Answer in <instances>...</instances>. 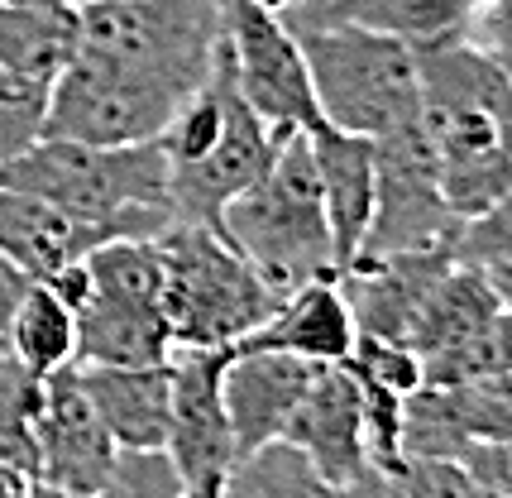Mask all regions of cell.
Segmentation results:
<instances>
[{
	"mask_svg": "<svg viewBox=\"0 0 512 498\" xmlns=\"http://www.w3.org/2000/svg\"><path fill=\"white\" fill-rule=\"evenodd\" d=\"M173 355V331L158 307L87 293L77 302V364H158Z\"/></svg>",
	"mask_w": 512,
	"mask_h": 498,
	"instance_id": "21",
	"label": "cell"
},
{
	"mask_svg": "<svg viewBox=\"0 0 512 498\" xmlns=\"http://www.w3.org/2000/svg\"><path fill=\"white\" fill-rule=\"evenodd\" d=\"M34 288V278L0 249V336H5V326H10V317H15V307L24 302V293Z\"/></svg>",
	"mask_w": 512,
	"mask_h": 498,
	"instance_id": "36",
	"label": "cell"
},
{
	"mask_svg": "<svg viewBox=\"0 0 512 498\" xmlns=\"http://www.w3.org/2000/svg\"><path fill=\"white\" fill-rule=\"evenodd\" d=\"M469 39L493 48V53H508L512 48V0H484V10L474 15Z\"/></svg>",
	"mask_w": 512,
	"mask_h": 498,
	"instance_id": "35",
	"label": "cell"
},
{
	"mask_svg": "<svg viewBox=\"0 0 512 498\" xmlns=\"http://www.w3.org/2000/svg\"><path fill=\"white\" fill-rule=\"evenodd\" d=\"M316 163V182H321V202H326V221H331L335 240V264L340 273L350 269V259L364 245V230L374 216V192H379V149L369 135H350L335 125H316L307 130Z\"/></svg>",
	"mask_w": 512,
	"mask_h": 498,
	"instance_id": "16",
	"label": "cell"
},
{
	"mask_svg": "<svg viewBox=\"0 0 512 498\" xmlns=\"http://www.w3.org/2000/svg\"><path fill=\"white\" fill-rule=\"evenodd\" d=\"M379 149V192H374V216L364 230V245L350 264L364 259H388V254H407V249H431V245H455L460 235V216L446 202L441 187V159L436 144L426 135L422 115L398 125L393 135L374 139Z\"/></svg>",
	"mask_w": 512,
	"mask_h": 498,
	"instance_id": "8",
	"label": "cell"
},
{
	"mask_svg": "<svg viewBox=\"0 0 512 498\" xmlns=\"http://www.w3.org/2000/svg\"><path fill=\"white\" fill-rule=\"evenodd\" d=\"M192 91L158 82L149 72L120 68L91 53H72L48 87L44 135L77 144H144L168 130V120Z\"/></svg>",
	"mask_w": 512,
	"mask_h": 498,
	"instance_id": "7",
	"label": "cell"
},
{
	"mask_svg": "<svg viewBox=\"0 0 512 498\" xmlns=\"http://www.w3.org/2000/svg\"><path fill=\"white\" fill-rule=\"evenodd\" d=\"M345 364L355 369V379L393 388L402 398H412V393L426 384V360L412 345H402V340H383V336H364V331H359L355 350H350Z\"/></svg>",
	"mask_w": 512,
	"mask_h": 498,
	"instance_id": "31",
	"label": "cell"
},
{
	"mask_svg": "<svg viewBox=\"0 0 512 498\" xmlns=\"http://www.w3.org/2000/svg\"><path fill=\"white\" fill-rule=\"evenodd\" d=\"M0 350H10V345H5V336H0Z\"/></svg>",
	"mask_w": 512,
	"mask_h": 498,
	"instance_id": "42",
	"label": "cell"
},
{
	"mask_svg": "<svg viewBox=\"0 0 512 498\" xmlns=\"http://www.w3.org/2000/svg\"><path fill=\"white\" fill-rule=\"evenodd\" d=\"M225 494L235 498H326L335 494L331 479L316 470V460L297 441L273 436L264 446H254L235 460V470L225 479Z\"/></svg>",
	"mask_w": 512,
	"mask_h": 498,
	"instance_id": "25",
	"label": "cell"
},
{
	"mask_svg": "<svg viewBox=\"0 0 512 498\" xmlns=\"http://www.w3.org/2000/svg\"><path fill=\"white\" fill-rule=\"evenodd\" d=\"M288 24L307 53L312 91L326 125L379 139L422 115L417 48L407 39L350 20L288 15Z\"/></svg>",
	"mask_w": 512,
	"mask_h": 498,
	"instance_id": "4",
	"label": "cell"
},
{
	"mask_svg": "<svg viewBox=\"0 0 512 498\" xmlns=\"http://www.w3.org/2000/svg\"><path fill=\"white\" fill-rule=\"evenodd\" d=\"M484 273H489L498 302H503V307H512V264H493V269H484Z\"/></svg>",
	"mask_w": 512,
	"mask_h": 498,
	"instance_id": "38",
	"label": "cell"
},
{
	"mask_svg": "<svg viewBox=\"0 0 512 498\" xmlns=\"http://www.w3.org/2000/svg\"><path fill=\"white\" fill-rule=\"evenodd\" d=\"M96 417L115 446H163L173 408V364H77Z\"/></svg>",
	"mask_w": 512,
	"mask_h": 498,
	"instance_id": "18",
	"label": "cell"
},
{
	"mask_svg": "<svg viewBox=\"0 0 512 498\" xmlns=\"http://www.w3.org/2000/svg\"><path fill=\"white\" fill-rule=\"evenodd\" d=\"M312 374L316 364L302 355H288V350H249V345L225 350L221 393L230 427H235V451L245 455L273 436H283Z\"/></svg>",
	"mask_w": 512,
	"mask_h": 498,
	"instance_id": "15",
	"label": "cell"
},
{
	"mask_svg": "<svg viewBox=\"0 0 512 498\" xmlns=\"http://www.w3.org/2000/svg\"><path fill=\"white\" fill-rule=\"evenodd\" d=\"M44 115H48V82H34V77L0 68V163L24 154L34 139H44Z\"/></svg>",
	"mask_w": 512,
	"mask_h": 498,
	"instance_id": "29",
	"label": "cell"
},
{
	"mask_svg": "<svg viewBox=\"0 0 512 498\" xmlns=\"http://www.w3.org/2000/svg\"><path fill=\"white\" fill-rule=\"evenodd\" d=\"M460 465L469 470L479 494L512 498V436H503V441H474L460 455Z\"/></svg>",
	"mask_w": 512,
	"mask_h": 498,
	"instance_id": "34",
	"label": "cell"
},
{
	"mask_svg": "<svg viewBox=\"0 0 512 498\" xmlns=\"http://www.w3.org/2000/svg\"><path fill=\"white\" fill-rule=\"evenodd\" d=\"M292 130H273L264 115L249 106L240 87L230 96V120L225 135L216 139L211 154H201L197 163H168V202H173V221H192V226L221 230L225 206L235 202L245 187L264 178V168L273 163L278 144Z\"/></svg>",
	"mask_w": 512,
	"mask_h": 498,
	"instance_id": "11",
	"label": "cell"
},
{
	"mask_svg": "<svg viewBox=\"0 0 512 498\" xmlns=\"http://www.w3.org/2000/svg\"><path fill=\"white\" fill-rule=\"evenodd\" d=\"M503 312V302L493 293L489 273L479 269V264H465V259H455L450 273L431 288L426 297L422 317L412 326V336L407 345L417 350V355H441V350H455L460 340H469L474 331H484L493 317Z\"/></svg>",
	"mask_w": 512,
	"mask_h": 498,
	"instance_id": "22",
	"label": "cell"
},
{
	"mask_svg": "<svg viewBox=\"0 0 512 498\" xmlns=\"http://www.w3.org/2000/svg\"><path fill=\"white\" fill-rule=\"evenodd\" d=\"M422 125L455 216L469 221L512 192V82L493 48L474 39L417 48Z\"/></svg>",
	"mask_w": 512,
	"mask_h": 498,
	"instance_id": "1",
	"label": "cell"
},
{
	"mask_svg": "<svg viewBox=\"0 0 512 498\" xmlns=\"http://www.w3.org/2000/svg\"><path fill=\"white\" fill-rule=\"evenodd\" d=\"M221 235L283 297L302 283H316V278H340L307 130H292L278 144L264 178L225 206Z\"/></svg>",
	"mask_w": 512,
	"mask_h": 498,
	"instance_id": "3",
	"label": "cell"
},
{
	"mask_svg": "<svg viewBox=\"0 0 512 498\" xmlns=\"http://www.w3.org/2000/svg\"><path fill=\"white\" fill-rule=\"evenodd\" d=\"M503 369H512V307H503L484 331L460 340L455 350L426 355V384L450 388V384H465V379L503 374Z\"/></svg>",
	"mask_w": 512,
	"mask_h": 498,
	"instance_id": "28",
	"label": "cell"
},
{
	"mask_svg": "<svg viewBox=\"0 0 512 498\" xmlns=\"http://www.w3.org/2000/svg\"><path fill=\"white\" fill-rule=\"evenodd\" d=\"M498 58H503V68H508V82H512V48H508V53H498Z\"/></svg>",
	"mask_w": 512,
	"mask_h": 498,
	"instance_id": "41",
	"label": "cell"
},
{
	"mask_svg": "<svg viewBox=\"0 0 512 498\" xmlns=\"http://www.w3.org/2000/svg\"><path fill=\"white\" fill-rule=\"evenodd\" d=\"M283 436L312 455L335 494H383L364 455V393L350 364H316Z\"/></svg>",
	"mask_w": 512,
	"mask_h": 498,
	"instance_id": "13",
	"label": "cell"
},
{
	"mask_svg": "<svg viewBox=\"0 0 512 498\" xmlns=\"http://www.w3.org/2000/svg\"><path fill=\"white\" fill-rule=\"evenodd\" d=\"M5 5H48V10H58V5H77V0H5Z\"/></svg>",
	"mask_w": 512,
	"mask_h": 498,
	"instance_id": "39",
	"label": "cell"
},
{
	"mask_svg": "<svg viewBox=\"0 0 512 498\" xmlns=\"http://www.w3.org/2000/svg\"><path fill=\"white\" fill-rule=\"evenodd\" d=\"M39 403H44V374L0 350V460L24 470L34 489H39Z\"/></svg>",
	"mask_w": 512,
	"mask_h": 498,
	"instance_id": "26",
	"label": "cell"
},
{
	"mask_svg": "<svg viewBox=\"0 0 512 498\" xmlns=\"http://www.w3.org/2000/svg\"><path fill=\"white\" fill-rule=\"evenodd\" d=\"M441 398H446L450 417H455V427H460V436H465L469 446L474 441H503V436H512V369L450 384V388H441Z\"/></svg>",
	"mask_w": 512,
	"mask_h": 498,
	"instance_id": "27",
	"label": "cell"
},
{
	"mask_svg": "<svg viewBox=\"0 0 512 498\" xmlns=\"http://www.w3.org/2000/svg\"><path fill=\"white\" fill-rule=\"evenodd\" d=\"M115 446L106 422L96 417L77 364L44 374L39 403V494L106 498V479L115 465Z\"/></svg>",
	"mask_w": 512,
	"mask_h": 498,
	"instance_id": "12",
	"label": "cell"
},
{
	"mask_svg": "<svg viewBox=\"0 0 512 498\" xmlns=\"http://www.w3.org/2000/svg\"><path fill=\"white\" fill-rule=\"evenodd\" d=\"M225 58H230L240 96L273 130L321 125L307 53L283 10H273L264 0H225Z\"/></svg>",
	"mask_w": 512,
	"mask_h": 498,
	"instance_id": "9",
	"label": "cell"
},
{
	"mask_svg": "<svg viewBox=\"0 0 512 498\" xmlns=\"http://www.w3.org/2000/svg\"><path fill=\"white\" fill-rule=\"evenodd\" d=\"M479 10H484V0H302L283 15L369 24V29L407 39L412 48H426L446 44V39H469Z\"/></svg>",
	"mask_w": 512,
	"mask_h": 498,
	"instance_id": "20",
	"label": "cell"
},
{
	"mask_svg": "<svg viewBox=\"0 0 512 498\" xmlns=\"http://www.w3.org/2000/svg\"><path fill=\"white\" fill-rule=\"evenodd\" d=\"M455 259L493 269V264H512V192L484 206L479 216H469L460 235H455Z\"/></svg>",
	"mask_w": 512,
	"mask_h": 498,
	"instance_id": "32",
	"label": "cell"
},
{
	"mask_svg": "<svg viewBox=\"0 0 512 498\" xmlns=\"http://www.w3.org/2000/svg\"><path fill=\"white\" fill-rule=\"evenodd\" d=\"M77 53V5H5L0 0V68L48 82Z\"/></svg>",
	"mask_w": 512,
	"mask_h": 498,
	"instance_id": "23",
	"label": "cell"
},
{
	"mask_svg": "<svg viewBox=\"0 0 512 498\" xmlns=\"http://www.w3.org/2000/svg\"><path fill=\"white\" fill-rule=\"evenodd\" d=\"M355 340H359V326L340 278H316V283L292 288L268 312L264 326H254L240 345H249V350H288V355H302L312 364H345L350 350H355Z\"/></svg>",
	"mask_w": 512,
	"mask_h": 498,
	"instance_id": "17",
	"label": "cell"
},
{
	"mask_svg": "<svg viewBox=\"0 0 512 498\" xmlns=\"http://www.w3.org/2000/svg\"><path fill=\"white\" fill-rule=\"evenodd\" d=\"M173 408H168V455L178 465L187 498H221L235 470V427L225 412L221 364L225 350L173 345Z\"/></svg>",
	"mask_w": 512,
	"mask_h": 498,
	"instance_id": "10",
	"label": "cell"
},
{
	"mask_svg": "<svg viewBox=\"0 0 512 498\" xmlns=\"http://www.w3.org/2000/svg\"><path fill=\"white\" fill-rule=\"evenodd\" d=\"M264 5H273V10H292V5H302V0H264Z\"/></svg>",
	"mask_w": 512,
	"mask_h": 498,
	"instance_id": "40",
	"label": "cell"
},
{
	"mask_svg": "<svg viewBox=\"0 0 512 498\" xmlns=\"http://www.w3.org/2000/svg\"><path fill=\"white\" fill-rule=\"evenodd\" d=\"M455 264V245H431V249H407V254H388V259H364L340 273V288L350 297L355 326L364 336L402 340L412 336V326L422 317L431 288L441 283Z\"/></svg>",
	"mask_w": 512,
	"mask_h": 498,
	"instance_id": "14",
	"label": "cell"
},
{
	"mask_svg": "<svg viewBox=\"0 0 512 498\" xmlns=\"http://www.w3.org/2000/svg\"><path fill=\"white\" fill-rule=\"evenodd\" d=\"M77 5H82V0H77Z\"/></svg>",
	"mask_w": 512,
	"mask_h": 498,
	"instance_id": "43",
	"label": "cell"
},
{
	"mask_svg": "<svg viewBox=\"0 0 512 498\" xmlns=\"http://www.w3.org/2000/svg\"><path fill=\"white\" fill-rule=\"evenodd\" d=\"M106 498H187L168 446H120Z\"/></svg>",
	"mask_w": 512,
	"mask_h": 498,
	"instance_id": "30",
	"label": "cell"
},
{
	"mask_svg": "<svg viewBox=\"0 0 512 498\" xmlns=\"http://www.w3.org/2000/svg\"><path fill=\"white\" fill-rule=\"evenodd\" d=\"M163 249V317L173 345L230 350L264 326L268 312L283 302L264 283V273L249 264L221 230L173 221L158 235Z\"/></svg>",
	"mask_w": 512,
	"mask_h": 498,
	"instance_id": "5",
	"label": "cell"
},
{
	"mask_svg": "<svg viewBox=\"0 0 512 498\" xmlns=\"http://www.w3.org/2000/svg\"><path fill=\"white\" fill-rule=\"evenodd\" d=\"M0 187H20V192L44 197L72 221L96 226L106 240L163 235L173 226L163 139L77 144V139L44 135L24 154L0 163Z\"/></svg>",
	"mask_w": 512,
	"mask_h": 498,
	"instance_id": "2",
	"label": "cell"
},
{
	"mask_svg": "<svg viewBox=\"0 0 512 498\" xmlns=\"http://www.w3.org/2000/svg\"><path fill=\"white\" fill-rule=\"evenodd\" d=\"M5 345L34 374H53L63 364H77V307L63 302L48 283H34L5 326Z\"/></svg>",
	"mask_w": 512,
	"mask_h": 498,
	"instance_id": "24",
	"label": "cell"
},
{
	"mask_svg": "<svg viewBox=\"0 0 512 498\" xmlns=\"http://www.w3.org/2000/svg\"><path fill=\"white\" fill-rule=\"evenodd\" d=\"M225 39V0H82L77 48L197 91Z\"/></svg>",
	"mask_w": 512,
	"mask_h": 498,
	"instance_id": "6",
	"label": "cell"
},
{
	"mask_svg": "<svg viewBox=\"0 0 512 498\" xmlns=\"http://www.w3.org/2000/svg\"><path fill=\"white\" fill-rule=\"evenodd\" d=\"M24 494H39L34 479L24 475V470H15L10 460H0V498H24Z\"/></svg>",
	"mask_w": 512,
	"mask_h": 498,
	"instance_id": "37",
	"label": "cell"
},
{
	"mask_svg": "<svg viewBox=\"0 0 512 498\" xmlns=\"http://www.w3.org/2000/svg\"><path fill=\"white\" fill-rule=\"evenodd\" d=\"M106 235L87 221H72L67 211L53 202L20 192V187H0V249L20 264L34 283H48L53 273H63L67 264L87 259L91 249Z\"/></svg>",
	"mask_w": 512,
	"mask_h": 498,
	"instance_id": "19",
	"label": "cell"
},
{
	"mask_svg": "<svg viewBox=\"0 0 512 498\" xmlns=\"http://www.w3.org/2000/svg\"><path fill=\"white\" fill-rule=\"evenodd\" d=\"M388 494L446 498V494H479V489H474V479H469V470L460 460H446V455H407Z\"/></svg>",
	"mask_w": 512,
	"mask_h": 498,
	"instance_id": "33",
	"label": "cell"
}]
</instances>
